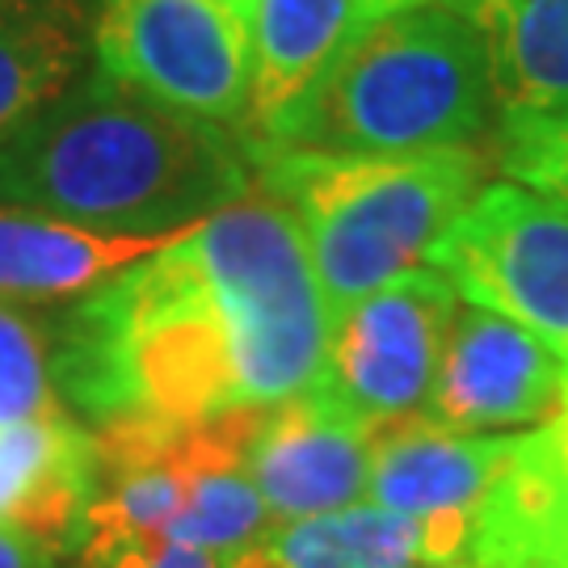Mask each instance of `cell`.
<instances>
[{
	"mask_svg": "<svg viewBox=\"0 0 568 568\" xmlns=\"http://www.w3.org/2000/svg\"><path fill=\"white\" fill-rule=\"evenodd\" d=\"M98 488V443L72 417L0 426V527H18L51 551H68Z\"/></svg>",
	"mask_w": 568,
	"mask_h": 568,
	"instance_id": "12",
	"label": "cell"
},
{
	"mask_svg": "<svg viewBox=\"0 0 568 568\" xmlns=\"http://www.w3.org/2000/svg\"><path fill=\"white\" fill-rule=\"evenodd\" d=\"M518 447L514 434H455L429 417L375 426L366 497L408 518H471Z\"/></svg>",
	"mask_w": 568,
	"mask_h": 568,
	"instance_id": "11",
	"label": "cell"
},
{
	"mask_svg": "<svg viewBox=\"0 0 568 568\" xmlns=\"http://www.w3.org/2000/svg\"><path fill=\"white\" fill-rule=\"evenodd\" d=\"M565 363L530 328L476 304H455L434 392L422 417L455 434L544 426L560 408Z\"/></svg>",
	"mask_w": 568,
	"mask_h": 568,
	"instance_id": "8",
	"label": "cell"
},
{
	"mask_svg": "<svg viewBox=\"0 0 568 568\" xmlns=\"http://www.w3.org/2000/svg\"><path fill=\"white\" fill-rule=\"evenodd\" d=\"M169 241L173 236H102L0 206V295L21 304L81 300Z\"/></svg>",
	"mask_w": 568,
	"mask_h": 568,
	"instance_id": "15",
	"label": "cell"
},
{
	"mask_svg": "<svg viewBox=\"0 0 568 568\" xmlns=\"http://www.w3.org/2000/svg\"><path fill=\"white\" fill-rule=\"evenodd\" d=\"M417 568H471V565H417Z\"/></svg>",
	"mask_w": 568,
	"mask_h": 568,
	"instance_id": "24",
	"label": "cell"
},
{
	"mask_svg": "<svg viewBox=\"0 0 568 568\" xmlns=\"http://www.w3.org/2000/svg\"><path fill=\"white\" fill-rule=\"evenodd\" d=\"M0 568H51V548L18 527H0Z\"/></svg>",
	"mask_w": 568,
	"mask_h": 568,
	"instance_id": "22",
	"label": "cell"
},
{
	"mask_svg": "<svg viewBox=\"0 0 568 568\" xmlns=\"http://www.w3.org/2000/svg\"><path fill=\"white\" fill-rule=\"evenodd\" d=\"M93 30L89 0H0V143L81 81Z\"/></svg>",
	"mask_w": 568,
	"mask_h": 568,
	"instance_id": "17",
	"label": "cell"
},
{
	"mask_svg": "<svg viewBox=\"0 0 568 568\" xmlns=\"http://www.w3.org/2000/svg\"><path fill=\"white\" fill-rule=\"evenodd\" d=\"M413 4H455V9H467L471 0H375V13L384 18L392 9H413Z\"/></svg>",
	"mask_w": 568,
	"mask_h": 568,
	"instance_id": "23",
	"label": "cell"
},
{
	"mask_svg": "<svg viewBox=\"0 0 568 568\" xmlns=\"http://www.w3.org/2000/svg\"><path fill=\"white\" fill-rule=\"evenodd\" d=\"M455 300V286L429 265L366 295L333 328L321 392L375 426L422 417Z\"/></svg>",
	"mask_w": 568,
	"mask_h": 568,
	"instance_id": "7",
	"label": "cell"
},
{
	"mask_svg": "<svg viewBox=\"0 0 568 568\" xmlns=\"http://www.w3.org/2000/svg\"><path fill=\"white\" fill-rule=\"evenodd\" d=\"M501 169L518 185L568 203V114L501 126Z\"/></svg>",
	"mask_w": 568,
	"mask_h": 568,
	"instance_id": "20",
	"label": "cell"
},
{
	"mask_svg": "<svg viewBox=\"0 0 568 568\" xmlns=\"http://www.w3.org/2000/svg\"><path fill=\"white\" fill-rule=\"evenodd\" d=\"M232 4H241V9H253V0H232Z\"/></svg>",
	"mask_w": 568,
	"mask_h": 568,
	"instance_id": "25",
	"label": "cell"
},
{
	"mask_svg": "<svg viewBox=\"0 0 568 568\" xmlns=\"http://www.w3.org/2000/svg\"><path fill=\"white\" fill-rule=\"evenodd\" d=\"M98 72L211 126H253L248 9L232 0H105Z\"/></svg>",
	"mask_w": 568,
	"mask_h": 568,
	"instance_id": "5",
	"label": "cell"
},
{
	"mask_svg": "<svg viewBox=\"0 0 568 568\" xmlns=\"http://www.w3.org/2000/svg\"><path fill=\"white\" fill-rule=\"evenodd\" d=\"M371 455L375 422L349 413L316 387L278 408H265L244 455V476L253 480L270 518L300 523L358 506L371 480Z\"/></svg>",
	"mask_w": 568,
	"mask_h": 568,
	"instance_id": "9",
	"label": "cell"
},
{
	"mask_svg": "<svg viewBox=\"0 0 568 568\" xmlns=\"http://www.w3.org/2000/svg\"><path fill=\"white\" fill-rule=\"evenodd\" d=\"M471 518H408L384 506L278 523L257 539L274 568H417L464 565Z\"/></svg>",
	"mask_w": 568,
	"mask_h": 568,
	"instance_id": "13",
	"label": "cell"
},
{
	"mask_svg": "<svg viewBox=\"0 0 568 568\" xmlns=\"http://www.w3.org/2000/svg\"><path fill=\"white\" fill-rule=\"evenodd\" d=\"M270 530V509L257 497L244 467L224 471H199L190 476L178 518L169 523L164 539L185 544V548L211 551V556H232V551L257 544Z\"/></svg>",
	"mask_w": 568,
	"mask_h": 568,
	"instance_id": "18",
	"label": "cell"
},
{
	"mask_svg": "<svg viewBox=\"0 0 568 568\" xmlns=\"http://www.w3.org/2000/svg\"><path fill=\"white\" fill-rule=\"evenodd\" d=\"M224 304L248 408H278L325 384L333 316L295 220L270 194H244L185 232Z\"/></svg>",
	"mask_w": 568,
	"mask_h": 568,
	"instance_id": "4",
	"label": "cell"
},
{
	"mask_svg": "<svg viewBox=\"0 0 568 568\" xmlns=\"http://www.w3.org/2000/svg\"><path fill=\"white\" fill-rule=\"evenodd\" d=\"M467 13L485 30L493 60L497 122L568 114V0H471Z\"/></svg>",
	"mask_w": 568,
	"mask_h": 568,
	"instance_id": "16",
	"label": "cell"
},
{
	"mask_svg": "<svg viewBox=\"0 0 568 568\" xmlns=\"http://www.w3.org/2000/svg\"><path fill=\"white\" fill-rule=\"evenodd\" d=\"M253 164V185L283 206L304 236L333 328L366 295L422 270L488 178V156L476 143L400 156H333L257 140Z\"/></svg>",
	"mask_w": 568,
	"mask_h": 568,
	"instance_id": "3",
	"label": "cell"
},
{
	"mask_svg": "<svg viewBox=\"0 0 568 568\" xmlns=\"http://www.w3.org/2000/svg\"><path fill=\"white\" fill-rule=\"evenodd\" d=\"M493 114L485 30L455 4H413L371 21L262 143L333 156H400L467 148Z\"/></svg>",
	"mask_w": 568,
	"mask_h": 568,
	"instance_id": "2",
	"label": "cell"
},
{
	"mask_svg": "<svg viewBox=\"0 0 568 568\" xmlns=\"http://www.w3.org/2000/svg\"><path fill=\"white\" fill-rule=\"evenodd\" d=\"M34 417H68L55 387L51 316L0 295V426Z\"/></svg>",
	"mask_w": 568,
	"mask_h": 568,
	"instance_id": "19",
	"label": "cell"
},
{
	"mask_svg": "<svg viewBox=\"0 0 568 568\" xmlns=\"http://www.w3.org/2000/svg\"><path fill=\"white\" fill-rule=\"evenodd\" d=\"M464 565L568 568V363L560 408L518 438L506 471L471 514Z\"/></svg>",
	"mask_w": 568,
	"mask_h": 568,
	"instance_id": "10",
	"label": "cell"
},
{
	"mask_svg": "<svg viewBox=\"0 0 568 568\" xmlns=\"http://www.w3.org/2000/svg\"><path fill=\"white\" fill-rule=\"evenodd\" d=\"M375 18V0H253V126L265 135Z\"/></svg>",
	"mask_w": 568,
	"mask_h": 568,
	"instance_id": "14",
	"label": "cell"
},
{
	"mask_svg": "<svg viewBox=\"0 0 568 568\" xmlns=\"http://www.w3.org/2000/svg\"><path fill=\"white\" fill-rule=\"evenodd\" d=\"M84 568H220V556L169 539H135L119 548H102L93 556H81Z\"/></svg>",
	"mask_w": 568,
	"mask_h": 568,
	"instance_id": "21",
	"label": "cell"
},
{
	"mask_svg": "<svg viewBox=\"0 0 568 568\" xmlns=\"http://www.w3.org/2000/svg\"><path fill=\"white\" fill-rule=\"evenodd\" d=\"M248 190L253 143L105 72L0 143V206L102 236H178Z\"/></svg>",
	"mask_w": 568,
	"mask_h": 568,
	"instance_id": "1",
	"label": "cell"
},
{
	"mask_svg": "<svg viewBox=\"0 0 568 568\" xmlns=\"http://www.w3.org/2000/svg\"><path fill=\"white\" fill-rule=\"evenodd\" d=\"M455 295L530 328L568 358V203L488 182L429 248Z\"/></svg>",
	"mask_w": 568,
	"mask_h": 568,
	"instance_id": "6",
	"label": "cell"
}]
</instances>
